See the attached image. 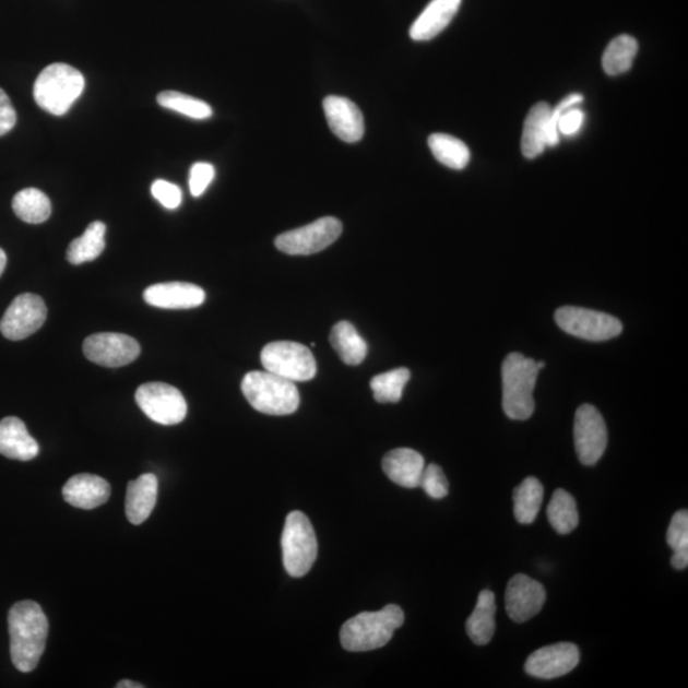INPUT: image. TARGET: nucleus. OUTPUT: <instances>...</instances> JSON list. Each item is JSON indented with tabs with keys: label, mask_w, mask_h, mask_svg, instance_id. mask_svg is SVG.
<instances>
[{
	"label": "nucleus",
	"mask_w": 688,
	"mask_h": 688,
	"mask_svg": "<svg viewBox=\"0 0 688 688\" xmlns=\"http://www.w3.org/2000/svg\"><path fill=\"white\" fill-rule=\"evenodd\" d=\"M11 657L15 668L33 672L40 662L48 639L49 622L40 604L33 601L15 603L8 614Z\"/></svg>",
	"instance_id": "nucleus-1"
},
{
	"label": "nucleus",
	"mask_w": 688,
	"mask_h": 688,
	"mask_svg": "<svg viewBox=\"0 0 688 688\" xmlns=\"http://www.w3.org/2000/svg\"><path fill=\"white\" fill-rule=\"evenodd\" d=\"M543 367L545 363L534 361L518 352L505 358L501 367L502 407L509 418L524 420L532 417L535 408L533 390Z\"/></svg>",
	"instance_id": "nucleus-2"
},
{
	"label": "nucleus",
	"mask_w": 688,
	"mask_h": 688,
	"mask_svg": "<svg viewBox=\"0 0 688 688\" xmlns=\"http://www.w3.org/2000/svg\"><path fill=\"white\" fill-rule=\"evenodd\" d=\"M403 622V610L395 604L378 612H363L342 626V647L356 653L385 647Z\"/></svg>",
	"instance_id": "nucleus-3"
},
{
	"label": "nucleus",
	"mask_w": 688,
	"mask_h": 688,
	"mask_svg": "<svg viewBox=\"0 0 688 688\" xmlns=\"http://www.w3.org/2000/svg\"><path fill=\"white\" fill-rule=\"evenodd\" d=\"M241 390L251 407L271 416L293 415L300 405V393L294 381L270 371L245 375Z\"/></svg>",
	"instance_id": "nucleus-4"
},
{
	"label": "nucleus",
	"mask_w": 688,
	"mask_h": 688,
	"mask_svg": "<svg viewBox=\"0 0 688 688\" xmlns=\"http://www.w3.org/2000/svg\"><path fill=\"white\" fill-rule=\"evenodd\" d=\"M84 86V76L75 68L63 63L50 64L37 76L34 98L43 110L61 117L80 98Z\"/></svg>",
	"instance_id": "nucleus-5"
},
{
	"label": "nucleus",
	"mask_w": 688,
	"mask_h": 688,
	"mask_svg": "<svg viewBox=\"0 0 688 688\" xmlns=\"http://www.w3.org/2000/svg\"><path fill=\"white\" fill-rule=\"evenodd\" d=\"M281 542L286 571L294 578L306 576L317 560L318 541L310 520L304 512H289Z\"/></svg>",
	"instance_id": "nucleus-6"
},
{
	"label": "nucleus",
	"mask_w": 688,
	"mask_h": 688,
	"mask_svg": "<svg viewBox=\"0 0 688 688\" xmlns=\"http://www.w3.org/2000/svg\"><path fill=\"white\" fill-rule=\"evenodd\" d=\"M260 361L265 371L294 382L309 381L317 375L316 358L301 343L281 341L266 344Z\"/></svg>",
	"instance_id": "nucleus-7"
},
{
	"label": "nucleus",
	"mask_w": 688,
	"mask_h": 688,
	"mask_svg": "<svg viewBox=\"0 0 688 688\" xmlns=\"http://www.w3.org/2000/svg\"><path fill=\"white\" fill-rule=\"evenodd\" d=\"M135 402L145 416L159 425H178L187 417L186 398L165 382H145L137 389Z\"/></svg>",
	"instance_id": "nucleus-8"
},
{
	"label": "nucleus",
	"mask_w": 688,
	"mask_h": 688,
	"mask_svg": "<svg viewBox=\"0 0 688 688\" xmlns=\"http://www.w3.org/2000/svg\"><path fill=\"white\" fill-rule=\"evenodd\" d=\"M555 319L564 332L592 342L608 341L622 332V323L617 318L576 306L558 309Z\"/></svg>",
	"instance_id": "nucleus-9"
},
{
	"label": "nucleus",
	"mask_w": 688,
	"mask_h": 688,
	"mask_svg": "<svg viewBox=\"0 0 688 688\" xmlns=\"http://www.w3.org/2000/svg\"><path fill=\"white\" fill-rule=\"evenodd\" d=\"M343 232L342 222L323 217L308 226L290 229L275 239V247L288 256H311L331 247Z\"/></svg>",
	"instance_id": "nucleus-10"
},
{
	"label": "nucleus",
	"mask_w": 688,
	"mask_h": 688,
	"mask_svg": "<svg viewBox=\"0 0 688 688\" xmlns=\"http://www.w3.org/2000/svg\"><path fill=\"white\" fill-rule=\"evenodd\" d=\"M573 439L579 461L584 465H594L606 451L607 426L594 405L583 404L578 408L573 423Z\"/></svg>",
	"instance_id": "nucleus-11"
},
{
	"label": "nucleus",
	"mask_w": 688,
	"mask_h": 688,
	"mask_svg": "<svg viewBox=\"0 0 688 688\" xmlns=\"http://www.w3.org/2000/svg\"><path fill=\"white\" fill-rule=\"evenodd\" d=\"M48 309L40 296L22 294L14 298L0 320V332L10 341H22L40 329Z\"/></svg>",
	"instance_id": "nucleus-12"
},
{
	"label": "nucleus",
	"mask_w": 688,
	"mask_h": 688,
	"mask_svg": "<svg viewBox=\"0 0 688 688\" xmlns=\"http://www.w3.org/2000/svg\"><path fill=\"white\" fill-rule=\"evenodd\" d=\"M90 361L104 367H121L135 361L141 346L132 336L121 333H96L83 343Z\"/></svg>",
	"instance_id": "nucleus-13"
},
{
	"label": "nucleus",
	"mask_w": 688,
	"mask_h": 688,
	"mask_svg": "<svg viewBox=\"0 0 688 688\" xmlns=\"http://www.w3.org/2000/svg\"><path fill=\"white\" fill-rule=\"evenodd\" d=\"M579 661L580 652L577 645L571 642H558L535 650L526 660L525 672L542 679L558 678L568 675L577 667Z\"/></svg>",
	"instance_id": "nucleus-14"
},
{
	"label": "nucleus",
	"mask_w": 688,
	"mask_h": 688,
	"mask_svg": "<svg viewBox=\"0 0 688 688\" xmlns=\"http://www.w3.org/2000/svg\"><path fill=\"white\" fill-rule=\"evenodd\" d=\"M546 602L545 588L537 580L518 573L509 581L505 593V607L512 621L526 622L538 615Z\"/></svg>",
	"instance_id": "nucleus-15"
},
{
	"label": "nucleus",
	"mask_w": 688,
	"mask_h": 688,
	"mask_svg": "<svg viewBox=\"0 0 688 688\" xmlns=\"http://www.w3.org/2000/svg\"><path fill=\"white\" fill-rule=\"evenodd\" d=\"M324 112L332 132L346 143H356L365 134V120L361 110L347 97L328 96Z\"/></svg>",
	"instance_id": "nucleus-16"
},
{
	"label": "nucleus",
	"mask_w": 688,
	"mask_h": 688,
	"mask_svg": "<svg viewBox=\"0 0 688 688\" xmlns=\"http://www.w3.org/2000/svg\"><path fill=\"white\" fill-rule=\"evenodd\" d=\"M144 301L155 308L194 309L205 300L203 288L186 282L157 283L144 290Z\"/></svg>",
	"instance_id": "nucleus-17"
},
{
	"label": "nucleus",
	"mask_w": 688,
	"mask_h": 688,
	"mask_svg": "<svg viewBox=\"0 0 688 688\" xmlns=\"http://www.w3.org/2000/svg\"><path fill=\"white\" fill-rule=\"evenodd\" d=\"M110 495L111 487L107 481L88 473L76 474L63 487L64 500L83 510L102 507Z\"/></svg>",
	"instance_id": "nucleus-18"
},
{
	"label": "nucleus",
	"mask_w": 688,
	"mask_h": 688,
	"mask_svg": "<svg viewBox=\"0 0 688 688\" xmlns=\"http://www.w3.org/2000/svg\"><path fill=\"white\" fill-rule=\"evenodd\" d=\"M462 0H431L413 22L410 36L415 41H428L440 35L461 8Z\"/></svg>",
	"instance_id": "nucleus-19"
},
{
	"label": "nucleus",
	"mask_w": 688,
	"mask_h": 688,
	"mask_svg": "<svg viewBox=\"0 0 688 688\" xmlns=\"http://www.w3.org/2000/svg\"><path fill=\"white\" fill-rule=\"evenodd\" d=\"M425 466L424 456L408 448L389 451L382 459V471L390 481L404 488L419 487Z\"/></svg>",
	"instance_id": "nucleus-20"
},
{
	"label": "nucleus",
	"mask_w": 688,
	"mask_h": 688,
	"mask_svg": "<svg viewBox=\"0 0 688 688\" xmlns=\"http://www.w3.org/2000/svg\"><path fill=\"white\" fill-rule=\"evenodd\" d=\"M37 441L29 435L23 420L5 417L0 420V454L14 461L28 462L38 455Z\"/></svg>",
	"instance_id": "nucleus-21"
},
{
	"label": "nucleus",
	"mask_w": 688,
	"mask_h": 688,
	"mask_svg": "<svg viewBox=\"0 0 688 688\" xmlns=\"http://www.w3.org/2000/svg\"><path fill=\"white\" fill-rule=\"evenodd\" d=\"M158 479L153 473H145L130 481L127 488L126 514L130 523L145 522L156 507Z\"/></svg>",
	"instance_id": "nucleus-22"
},
{
	"label": "nucleus",
	"mask_w": 688,
	"mask_h": 688,
	"mask_svg": "<svg viewBox=\"0 0 688 688\" xmlns=\"http://www.w3.org/2000/svg\"><path fill=\"white\" fill-rule=\"evenodd\" d=\"M550 112L553 109L547 103H538L527 112L522 137V152L526 158L538 157L548 147Z\"/></svg>",
	"instance_id": "nucleus-23"
},
{
	"label": "nucleus",
	"mask_w": 688,
	"mask_h": 688,
	"mask_svg": "<svg viewBox=\"0 0 688 688\" xmlns=\"http://www.w3.org/2000/svg\"><path fill=\"white\" fill-rule=\"evenodd\" d=\"M496 600L491 591L481 592L477 606L466 619V633L474 644L486 645L491 641L495 630Z\"/></svg>",
	"instance_id": "nucleus-24"
},
{
	"label": "nucleus",
	"mask_w": 688,
	"mask_h": 688,
	"mask_svg": "<svg viewBox=\"0 0 688 688\" xmlns=\"http://www.w3.org/2000/svg\"><path fill=\"white\" fill-rule=\"evenodd\" d=\"M106 226L102 221L92 222L81 237H76L67 250L68 262L74 265L92 262L103 254Z\"/></svg>",
	"instance_id": "nucleus-25"
},
{
	"label": "nucleus",
	"mask_w": 688,
	"mask_h": 688,
	"mask_svg": "<svg viewBox=\"0 0 688 688\" xmlns=\"http://www.w3.org/2000/svg\"><path fill=\"white\" fill-rule=\"evenodd\" d=\"M331 343L344 364L356 366L366 358L367 344L348 321H340L332 328Z\"/></svg>",
	"instance_id": "nucleus-26"
},
{
	"label": "nucleus",
	"mask_w": 688,
	"mask_h": 688,
	"mask_svg": "<svg viewBox=\"0 0 688 688\" xmlns=\"http://www.w3.org/2000/svg\"><path fill=\"white\" fill-rule=\"evenodd\" d=\"M12 206L15 216L26 224H43L51 214L50 199L41 190L35 188L19 191L13 198Z\"/></svg>",
	"instance_id": "nucleus-27"
},
{
	"label": "nucleus",
	"mask_w": 688,
	"mask_h": 688,
	"mask_svg": "<svg viewBox=\"0 0 688 688\" xmlns=\"http://www.w3.org/2000/svg\"><path fill=\"white\" fill-rule=\"evenodd\" d=\"M638 50L637 38L629 35L617 36L604 50L602 58L604 72L612 76L629 72Z\"/></svg>",
	"instance_id": "nucleus-28"
},
{
	"label": "nucleus",
	"mask_w": 688,
	"mask_h": 688,
	"mask_svg": "<svg viewBox=\"0 0 688 688\" xmlns=\"http://www.w3.org/2000/svg\"><path fill=\"white\" fill-rule=\"evenodd\" d=\"M428 147L440 164L453 170H463L471 161L470 149L458 138L449 134L436 133L428 138Z\"/></svg>",
	"instance_id": "nucleus-29"
},
{
	"label": "nucleus",
	"mask_w": 688,
	"mask_h": 688,
	"mask_svg": "<svg viewBox=\"0 0 688 688\" xmlns=\"http://www.w3.org/2000/svg\"><path fill=\"white\" fill-rule=\"evenodd\" d=\"M514 514L520 524H532L543 501V486L535 477L525 478L514 491Z\"/></svg>",
	"instance_id": "nucleus-30"
},
{
	"label": "nucleus",
	"mask_w": 688,
	"mask_h": 688,
	"mask_svg": "<svg viewBox=\"0 0 688 688\" xmlns=\"http://www.w3.org/2000/svg\"><path fill=\"white\" fill-rule=\"evenodd\" d=\"M548 522L560 534H569L579 524V511L576 499L565 489H556L547 508Z\"/></svg>",
	"instance_id": "nucleus-31"
},
{
	"label": "nucleus",
	"mask_w": 688,
	"mask_h": 688,
	"mask_svg": "<svg viewBox=\"0 0 688 688\" xmlns=\"http://www.w3.org/2000/svg\"><path fill=\"white\" fill-rule=\"evenodd\" d=\"M411 379V371L400 367L392 371L377 375L371 379L370 387L375 401L379 403H398L402 400L403 389Z\"/></svg>",
	"instance_id": "nucleus-32"
},
{
	"label": "nucleus",
	"mask_w": 688,
	"mask_h": 688,
	"mask_svg": "<svg viewBox=\"0 0 688 688\" xmlns=\"http://www.w3.org/2000/svg\"><path fill=\"white\" fill-rule=\"evenodd\" d=\"M157 103L165 109L186 115V117L204 120L212 117V107L202 99L181 94V92L165 91L157 96Z\"/></svg>",
	"instance_id": "nucleus-33"
},
{
	"label": "nucleus",
	"mask_w": 688,
	"mask_h": 688,
	"mask_svg": "<svg viewBox=\"0 0 688 688\" xmlns=\"http://www.w3.org/2000/svg\"><path fill=\"white\" fill-rule=\"evenodd\" d=\"M419 487L435 500L443 499L449 494V484L439 465L430 464L425 466L423 477H420Z\"/></svg>",
	"instance_id": "nucleus-34"
},
{
	"label": "nucleus",
	"mask_w": 688,
	"mask_h": 688,
	"mask_svg": "<svg viewBox=\"0 0 688 688\" xmlns=\"http://www.w3.org/2000/svg\"><path fill=\"white\" fill-rule=\"evenodd\" d=\"M216 175L213 165L209 163H197L190 168L189 175V189L191 195L198 198L204 194L206 188L211 186V182Z\"/></svg>",
	"instance_id": "nucleus-35"
},
{
	"label": "nucleus",
	"mask_w": 688,
	"mask_h": 688,
	"mask_svg": "<svg viewBox=\"0 0 688 688\" xmlns=\"http://www.w3.org/2000/svg\"><path fill=\"white\" fill-rule=\"evenodd\" d=\"M668 546L676 550L688 547V512L679 510L673 515L667 532Z\"/></svg>",
	"instance_id": "nucleus-36"
},
{
	"label": "nucleus",
	"mask_w": 688,
	"mask_h": 688,
	"mask_svg": "<svg viewBox=\"0 0 688 688\" xmlns=\"http://www.w3.org/2000/svg\"><path fill=\"white\" fill-rule=\"evenodd\" d=\"M152 195L156 201L165 206L167 210L179 209L182 201L181 189L175 183L166 180H156L152 183Z\"/></svg>",
	"instance_id": "nucleus-37"
},
{
	"label": "nucleus",
	"mask_w": 688,
	"mask_h": 688,
	"mask_svg": "<svg viewBox=\"0 0 688 688\" xmlns=\"http://www.w3.org/2000/svg\"><path fill=\"white\" fill-rule=\"evenodd\" d=\"M15 122H17V112H15L10 97L0 88V137L10 133Z\"/></svg>",
	"instance_id": "nucleus-38"
},
{
	"label": "nucleus",
	"mask_w": 688,
	"mask_h": 688,
	"mask_svg": "<svg viewBox=\"0 0 688 688\" xmlns=\"http://www.w3.org/2000/svg\"><path fill=\"white\" fill-rule=\"evenodd\" d=\"M671 564L673 568L677 570H684L688 566V547L678 548L673 550V556L671 558Z\"/></svg>",
	"instance_id": "nucleus-39"
},
{
	"label": "nucleus",
	"mask_w": 688,
	"mask_h": 688,
	"mask_svg": "<svg viewBox=\"0 0 688 688\" xmlns=\"http://www.w3.org/2000/svg\"><path fill=\"white\" fill-rule=\"evenodd\" d=\"M118 688H143L144 686L138 683H133V680H120L117 685Z\"/></svg>",
	"instance_id": "nucleus-40"
},
{
	"label": "nucleus",
	"mask_w": 688,
	"mask_h": 688,
	"mask_svg": "<svg viewBox=\"0 0 688 688\" xmlns=\"http://www.w3.org/2000/svg\"><path fill=\"white\" fill-rule=\"evenodd\" d=\"M5 266H7V256H5L4 250L0 249V277H2Z\"/></svg>",
	"instance_id": "nucleus-41"
}]
</instances>
